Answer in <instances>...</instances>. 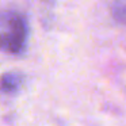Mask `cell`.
Here are the masks:
<instances>
[{
    "label": "cell",
    "mask_w": 126,
    "mask_h": 126,
    "mask_svg": "<svg viewBox=\"0 0 126 126\" xmlns=\"http://www.w3.org/2000/svg\"><path fill=\"white\" fill-rule=\"evenodd\" d=\"M23 84V76L19 72H7L0 77V91L4 94L18 92Z\"/></svg>",
    "instance_id": "7a4b0ae2"
},
{
    "label": "cell",
    "mask_w": 126,
    "mask_h": 126,
    "mask_svg": "<svg viewBox=\"0 0 126 126\" xmlns=\"http://www.w3.org/2000/svg\"><path fill=\"white\" fill-rule=\"evenodd\" d=\"M29 38L27 20L15 11L0 12V50L10 54L25 52Z\"/></svg>",
    "instance_id": "6da1fadb"
},
{
    "label": "cell",
    "mask_w": 126,
    "mask_h": 126,
    "mask_svg": "<svg viewBox=\"0 0 126 126\" xmlns=\"http://www.w3.org/2000/svg\"><path fill=\"white\" fill-rule=\"evenodd\" d=\"M125 0H115L114 7H112V15L119 23L125 22Z\"/></svg>",
    "instance_id": "3957f363"
}]
</instances>
